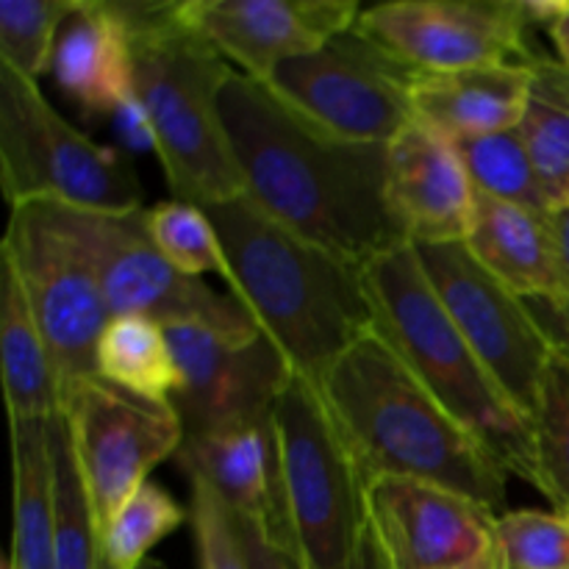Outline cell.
I'll use <instances>...</instances> for the list:
<instances>
[{
    "instance_id": "1",
    "label": "cell",
    "mask_w": 569,
    "mask_h": 569,
    "mask_svg": "<svg viewBox=\"0 0 569 569\" xmlns=\"http://www.w3.org/2000/svg\"><path fill=\"white\" fill-rule=\"evenodd\" d=\"M220 114L244 194L278 226L353 267L409 244L387 206V144L331 137L239 70Z\"/></svg>"
},
{
    "instance_id": "2",
    "label": "cell",
    "mask_w": 569,
    "mask_h": 569,
    "mask_svg": "<svg viewBox=\"0 0 569 569\" xmlns=\"http://www.w3.org/2000/svg\"><path fill=\"white\" fill-rule=\"evenodd\" d=\"M233 281L228 295L253 317L292 376L315 383L376 331L361 267L295 237L248 194L206 206Z\"/></svg>"
},
{
    "instance_id": "3",
    "label": "cell",
    "mask_w": 569,
    "mask_h": 569,
    "mask_svg": "<svg viewBox=\"0 0 569 569\" xmlns=\"http://www.w3.org/2000/svg\"><path fill=\"white\" fill-rule=\"evenodd\" d=\"M320 392L367 483L415 478L506 515V467L439 406L376 331L333 365Z\"/></svg>"
},
{
    "instance_id": "4",
    "label": "cell",
    "mask_w": 569,
    "mask_h": 569,
    "mask_svg": "<svg viewBox=\"0 0 569 569\" xmlns=\"http://www.w3.org/2000/svg\"><path fill=\"white\" fill-rule=\"evenodd\" d=\"M133 50V98L156 137L172 200L217 206L244 194L220 114L228 64L187 20L181 3L114 0Z\"/></svg>"
},
{
    "instance_id": "5",
    "label": "cell",
    "mask_w": 569,
    "mask_h": 569,
    "mask_svg": "<svg viewBox=\"0 0 569 569\" xmlns=\"http://www.w3.org/2000/svg\"><path fill=\"white\" fill-rule=\"evenodd\" d=\"M376 333L509 476L537 483L531 420L498 387L433 292L411 244L361 267Z\"/></svg>"
},
{
    "instance_id": "6",
    "label": "cell",
    "mask_w": 569,
    "mask_h": 569,
    "mask_svg": "<svg viewBox=\"0 0 569 569\" xmlns=\"http://www.w3.org/2000/svg\"><path fill=\"white\" fill-rule=\"evenodd\" d=\"M276 442L298 569H353L370 533L367 478L315 383L289 378L276 403Z\"/></svg>"
},
{
    "instance_id": "7",
    "label": "cell",
    "mask_w": 569,
    "mask_h": 569,
    "mask_svg": "<svg viewBox=\"0 0 569 569\" xmlns=\"http://www.w3.org/2000/svg\"><path fill=\"white\" fill-rule=\"evenodd\" d=\"M0 183L17 203H59L94 214L144 209L126 156L98 144L50 106L37 81L0 64Z\"/></svg>"
},
{
    "instance_id": "8",
    "label": "cell",
    "mask_w": 569,
    "mask_h": 569,
    "mask_svg": "<svg viewBox=\"0 0 569 569\" xmlns=\"http://www.w3.org/2000/svg\"><path fill=\"white\" fill-rule=\"evenodd\" d=\"M9 211L0 259L20 278L64 392L98 376V342L111 320L94 256L76 209L33 200Z\"/></svg>"
},
{
    "instance_id": "9",
    "label": "cell",
    "mask_w": 569,
    "mask_h": 569,
    "mask_svg": "<svg viewBox=\"0 0 569 569\" xmlns=\"http://www.w3.org/2000/svg\"><path fill=\"white\" fill-rule=\"evenodd\" d=\"M420 72L361 33H339L320 50L278 67L267 87L311 126L359 144H389L415 122Z\"/></svg>"
},
{
    "instance_id": "10",
    "label": "cell",
    "mask_w": 569,
    "mask_h": 569,
    "mask_svg": "<svg viewBox=\"0 0 569 569\" xmlns=\"http://www.w3.org/2000/svg\"><path fill=\"white\" fill-rule=\"evenodd\" d=\"M61 417L103 537L120 506L148 483L150 470L178 453L183 422L170 400L142 398L103 376L67 387Z\"/></svg>"
},
{
    "instance_id": "11",
    "label": "cell",
    "mask_w": 569,
    "mask_h": 569,
    "mask_svg": "<svg viewBox=\"0 0 569 569\" xmlns=\"http://www.w3.org/2000/svg\"><path fill=\"white\" fill-rule=\"evenodd\" d=\"M78 220L111 317H148L161 328L203 326L239 342L264 337L233 295H220L203 278L183 276L159 253L144 209L128 214L78 211Z\"/></svg>"
},
{
    "instance_id": "12",
    "label": "cell",
    "mask_w": 569,
    "mask_h": 569,
    "mask_svg": "<svg viewBox=\"0 0 569 569\" xmlns=\"http://www.w3.org/2000/svg\"><path fill=\"white\" fill-rule=\"evenodd\" d=\"M433 292L511 403L531 420L553 345L528 300L489 276L465 242L411 244Z\"/></svg>"
},
{
    "instance_id": "13",
    "label": "cell",
    "mask_w": 569,
    "mask_h": 569,
    "mask_svg": "<svg viewBox=\"0 0 569 569\" xmlns=\"http://www.w3.org/2000/svg\"><path fill=\"white\" fill-rule=\"evenodd\" d=\"M361 33L417 72L517 64L533 59L522 0H395L370 6Z\"/></svg>"
},
{
    "instance_id": "14",
    "label": "cell",
    "mask_w": 569,
    "mask_h": 569,
    "mask_svg": "<svg viewBox=\"0 0 569 569\" xmlns=\"http://www.w3.org/2000/svg\"><path fill=\"white\" fill-rule=\"evenodd\" d=\"M178 367L172 395L183 433L272 420L292 370L267 337L239 342L203 326L164 328Z\"/></svg>"
},
{
    "instance_id": "15",
    "label": "cell",
    "mask_w": 569,
    "mask_h": 569,
    "mask_svg": "<svg viewBox=\"0 0 569 569\" xmlns=\"http://www.w3.org/2000/svg\"><path fill=\"white\" fill-rule=\"evenodd\" d=\"M367 511L389 569H467L500 556L498 515L439 483L376 478Z\"/></svg>"
},
{
    "instance_id": "16",
    "label": "cell",
    "mask_w": 569,
    "mask_h": 569,
    "mask_svg": "<svg viewBox=\"0 0 569 569\" xmlns=\"http://www.w3.org/2000/svg\"><path fill=\"white\" fill-rule=\"evenodd\" d=\"M183 20L239 72L267 81L359 22L356 0H183Z\"/></svg>"
},
{
    "instance_id": "17",
    "label": "cell",
    "mask_w": 569,
    "mask_h": 569,
    "mask_svg": "<svg viewBox=\"0 0 569 569\" xmlns=\"http://www.w3.org/2000/svg\"><path fill=\"white\" fill-rule=\"evenodd\" d=\"M476 203L453 139L415 120L387 144V206L409 244L467 242Z\"/></svg>"
},
{
    "instance_id": "18",
    "label": "cell",
    "mask_w": 569,
    "mask_h": 569,
    "mask_svg": "<svg viewBox=\"0 0 569 569\" xmlns=\"http://www.w3.org/2000/svg\"><path fill=\"white\" fill-rule=\"evenodd\" d=\"M176 459L189 481L206 483L233 517L264 522L292 550L283 506L276 415L272 420L183 433Z\"/></svg>"
},
{
    "instance_id": "19",
    "label": "cell",
    "mask_w": 569,
    "mask_h": 569,
    "mask_svg": "<svg viewBox=\"0 0 569 569\" xmlns=\"http://www.w3.org/2000/svg\"><path fill=\"white\" fill-rule=\"evenodd\" d=\"M56 83L87 114H114L133 94V50L114 0H78L50 61Z\"/></svg>"
},
{
    "instance_id": "20",
    "label": "cell",
    "mask_w": 569,
    "mask_h": 569,
    "mask_svg": "<svg viewBox=\"0 0 569 569\" xmlns=\"http://www.w3.org/2000/svg\"><path fill=\"white\" fill-rule=\"evenodd\" d=\"M553 211L522 209L478 192L467 250L478 264L520 298H567Z\"/></svg>"
},
{
    "instance_id": "21",
    "label": "cell",
    "mask_w": 569,
    "mask_h": 569,
    "mask_svg": "<svg viewBox=\"0 0 569 569\" xmlns=\"http://www.w3.org/2000/svg\"><path fill=\"white\" fill-rule=\"evenodd\" d=\"M531 61L420 72L411 92L415 117L453 142L517 128L531 87Z\"/></svg>"
},
{
    "instance_id": "22",
    "label": "cell",
    "mask_w": 569,
    "mask_h": 569,
    "mask_svg": "<svg viewBox=\"0 0 569 569\" xmlns=\"http://www.w3.org/2000/svg\"><path fill=\"white\" fill-rule=\"evenodd\" d=\"M0 361L11 420L61 415V381L17 272L0 259Z\"/></svg>"
},
{
    "instance_id": "23",
    "label": "cell",
    "mask_w": 569,
    "mask_h": 569,
    "mask_svg": "<svg viewBox=\"0 0 569 569\" xmlns=\"http://www.w3.org/2000/svg\"><path fill=\"white\" fill-rule=\"evenodd\" d=\"M48 422L9 417L14 472V537L9 561L14 569H53L56 476Z\"/></svg>"
},
{
    "instance_id": "24",
    "label": "cell",
    "mask_w": 569,
    "mask_h": 569,
    "mask_svg": "<svg viewBox=\"0 0 569 569\" xmlns=\"http://www.w3.org/2000/svg\"><path fill=\"white\" fill-rule=\"evenodd\" d=\"M517 128L550 206L553 211L561 209L569 194V67L565 61L533 56L526 111Z\"/></svg>"
},
{
    "instance_id": "25",
    "label": "cell",
    "mask_w": 569,
    "mask_h": 569,
    "mask_svg": "<svg viewBox=\"0 0 569 569\" xmlns=\"http://www.w3.org/2000/svg\"><path fill=\"white\" fill-rule=\"evenodd\" d=\"M98 376L142 398L172 403L178 367L164 328L148 317H111L98 342Z\"/></svg>"
},
{
    "instance_id": "26",
    "label": "cell",
    "mask_w": 569,
    "mask_h": 569,
    "mask_svg": "<svg viewBox=\"0 0 569 569\" xmlns=\"http://www.w3.org/2000/svg\"><path fill=\"white\" fill-rule=\"evenodd\" d=\"M48 428L56 476L53 569H98L100 531L94 522L92 500H89L81 470H78L70 428L61 415H56Z\"/></svg>"
},
{
    "instance_id": "27",
    "label": "cell",
    "mask_w": 569,
    "mask_h": 569,
    "mask_svg": "<svg viewBox=\"0 0 569 569\" xmlns=\"http://www.w3.org/2000/svg\"><path fill=\"white\" fill-rule=\"evenodd\" d=\"M456 148H459L476 192L503 200V203L522 206V209L542 211V214L553 211L531 153L522 142L520 128L461 139L456 142Z\"/></svg>"
},
{
    "instance_id": "28",
    "label": "cell",
    "mask_w": 569,
    "mask_h": 569,
    "mask_svg": "<svg viewBox=\"0 0 569 569\" xmlns=\"http://www.w3.org/2000/svg\"><path fill=\"white\" fill-rule=\"evenodd\" d=\"M533 487L553 503L556 511L569 509V356L553 350L539 383L537 409L531 417Z\"/></svg>"
},
{
    "instance_id": "29",
    "label": "cell",
    "mask_w": 569,
    "mask_h": 569,
    "mask_svg": "<svg viewBox=\"0 0 569 569\" xmlns=\"http://www.w3.org/2000/svg\"><path fill=\"white\" fill-rule=\"evenodd\" d=\"M144 222L159 253L178 272L192 278L217 276L231 289V264L206 209L187 200H167L144 209Z\"/></svg>"
},
{
    "instance_id": "30",
    "label": "cell",
    "mask_w": 569,
    "mask_h": 569,
    "mask_svg": "<svg viewBox=\"0 0 569 569\" xmlns=\"http://www.w3.org/2000/svg\"><path fill=\"white\" fill-rule=\"evenodd\" d=\"M189 520V509L178 506L161 483H142L100 537V553L114 569H139L148 553Z\"/></svg>"
},
{
    "instance_id": "31",
    "label": "cell",
    "mask_w": 569,
    "mask_h": 569,
    "mask_svg": "<svg viewBox=\"0 0 569 569\" xmlns=\"http://www.w3.org/2000/svg\"><path fill=\"white\" fill-rule=\"evenodd\" d=\"M78 0H3L0 3V64L37 81L50 70L61 26Z\"/></svg>"
},
{
    "instance_id": "32",
    "label": "cell",
    "mask_w": 569,
    "mask_h": 569,
    "mask_svg": "<svg viewBox=\"0 0 569 569\" xmlns=\"http://www.w3.org/2000/svg\"><path fill=\"white\" fill-rule=\"evenodd\" d=\"M495 533L506 569H569V520L561 511H506Z\"/></svg>"
},
{
    "instance_id": "33",
    "label": "cell",
    "mask_w": 569,
    "mask_h": 569,
    "mask_svg": "<svg viewBox=\"0 0 569 569\" xmlns=\"http://www.w3.org/2000/svg\"><path fill=\"white\" fill-rule=\"evenodd\" d=\"M192 483L189 520H192L200 569H248L237 517L206 483Z\"/></svg>"
},
{
    "instance_id": "34",
    "label": "cell",
    "mask_w": 569,
    "mask_h": 569,
    "mask_svg": "<svg viewBox=\"0 0 569 569\" xmlns=\"http://www.w3.org/2000/svg\"><path fill=\"white\" fill-rule=\"evenodd\" d=\"M239 537L244 548V565L248 569H298V559L264 522L239 520Z\"/></svg>"
},
{
    "instance_id": "35",
    "label": "cell",
    "mask_w": 569,
    "mask_h": 569,
    "mask_svg": "<svg viewBox=\"0 0 569 569\" xmlns=\"http://www.w3.org/2000/svg\"><path fill=\"white\" fill-rule=\"evenodd\" d=\"M111 122H114L117 139H120L128 153H156L153 128H150L142 103L133 94L111 114Z\"/></svg>"
},
{
    "instance_id": "36",
    "label": "cell",
    "mask_w": 569,
    "mask_h": 569,
    "mask_svg": "<svg viewBox=\"0 0 569 569\" xmlns=\"http://www.w3.org/2000/svg\"><path fill=\"white\" fill-rule=\"evenodd\" d=\"M528 309L542 326L553 350L569 356V298H533L528 300Z\"/></svg>"
},
{
    "instance_id": "37",
    "label": "cell",
    "mask_w": 569,
    "mask_h": 569,
    "mask_svg": "<svg viewBox=\"0 0 569 569\" xmlns=\"http://www.w3.org/2000/svg\"><path fill=\"white\" fill-rule=\"evenodd\" d=\"M522 11H526L528 28L542 26L550 31L556 22L565 20V14L569 11V0H522Z\"/></svg>"
},
{
    "instance_id": "38",
    "label": "cell",
    "mask_w": 569,
    "mask_h": 569,
    "mask_svg": "<svg viewBox=\"0 0 569 569\" xmlns=\"http://www.w3.org/2000/svg\"><path fill=\"white\" fill-rule=\"evenodd\" d=\"M550 220H553L556 242H559L561 267H565V278H567V298H569V206H561V209H556Z\"/></svg>"
},
{
    "instance_id": "39",
    "label": "cell",
    "mask_w": 569,
    "mask_h": 569,
    "mask_svg": "<svg viewBox=\"0 0 569 569\" xmlns=\"http://www.w3.org/2000/svg\"><path fill=\"white\" fill-rule=\"evenodd\" d=\"M353 569H389L387 559H383V553H381V548H378L376 537H372V531L367 533L365 542H361Z\"/></svg>"
},
{
    "instance_id": "40",
    "label": "cell",
    "mask_w": 569,
    "mask_h": 569,
    "mask_svg": "<svg viewBox=\"0 0 569 569\" xmlns=\"http://www.w3.org/2000/svg\"><path fill=\"white\" fill-rule=\"evenodd\" d=\"M550 37H553L556 50H559V59L569 67V11L565 14V20L550 28Z\"/></svg>"
},
{
    "instance_id": "41",
    "label": "cell",
    "mask_w": 569,
    "mask_h": 569,
    "mask_svg": "<svg viewBox=\"0 0 569 569\" xmlns=\"http://www.w3.org/2000/svg\"><path fill=\"white\" fill-rule=\"evenodd\" d=\"M467 569H506V561H503V556H498V559L487 561V565H481V567H467Z\"/></svg>"
},
{
    "instance_id": "42",
    "label": "cell",
    "mask_w": 569,
    "mask_h": 569,
    "mask_svg": "<svg viewBox=\"0 0 569 569\" xmlns=\"http://www.w3.org/2000/svg\"><path fill=\"white\" fill-rule=\"evenodd\" d=\"M139 569H167L164 565H161V561L159 559H148V561H144V565L142 567H139Z\"/></svg>"
},
{
    "instance_id": "43",
    "label": "cell",
    "mask_w": 569,
    "mask_h": 569,
    "mask_svg": "<svg viewBox=\"0 0 569 569\" xmlns=\"http://www.w3.org/2000/svg\"><path fill=\"white\" fill-rule=\"evenodd\" d=\"M98 569H114V567H111V561H109V559H106V556H103V553H100V561H98Z\"/></svg>"
},
{
    "instance_id": "44",
    "label": "cell",
    "mask_w": 569,
    "mask_h": 569,
    "mask_svg": "<svg viewBox=\"0 0 569 569\" xmlns=\"http://www.w3.org/2000/svg\"><path fill=\"white\" fill-rule=\"evenodd\" d=\"M3 569H14V565H11L9 559H6V565H3Z\"/></svg>"
},
{
    "instance_id": "45",
    "label": "cell",
    "mask_w": 569,
    "mask_h": 569,
    "mask_svg": "<svg viewBox=\"0 0 569 569\" xmlns=\"http://www.w3.org/2000/svg\"><path fill=\"white\" fill-rule=\"evenodd\" d=\"M561 515H567V520H569V509H567V511H561Z\"/></svg>"
},
{
    "instance_id": "46",
    "label": "cell",
    "mask_w": 569,
    "mask_h": 569,
    "mask_svg": "<svg viewBox=\"0 0 569 569\" xmlns=\"http://www.w3.org/2000/svg\"><path fill=\"white\" fill-rule=\"evenodd\" d=\"M567 206H569V194H567Z\"/></svg>"
},
{
    "instance_id": "47",
    "label": "cell",
    "mask_w": 569,
    "mask_h": 569,
    "mask_svg": "<svg viewBox=\"0 0 569 569\" xmlns=\"http://www.w3.org/2000/svg\"><path fill=\"white\" fill-rule=\"evenodd\" d=\"M387 567H389V565H387Z\"/></svg>"
}]
</instances>
